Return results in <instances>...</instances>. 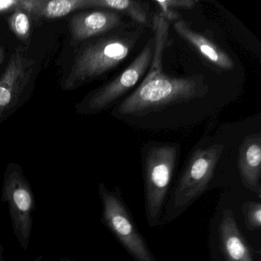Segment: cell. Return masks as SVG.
Listing matches in <instances>:
<instances>
[{"label": "cell", "mask_w": 261, "mask_h": 261, "mask_svg": "<svg viewBox=\"0 0 261 261\" xmlns=\"http://www.w3.org/2000/svg\"><path fill=\"white\" fill-rule=\"evenodd\" d=\"M208 89L201 74L185 77H169L163 72L146 74L140 86L122 101L117 111L121 115H146L202 98Z\"/></svg>", "instance_id": "cell-1"}, {"label": "cell", "mask_w": 261, "mask_h": 261, "mask_svg": "<svg viewBox=\"0 0 261 261\" xmlns=\"http://www.w3.org/2000/svg\"><path fill=\"white\" fill-rule=\"evenodd\" d=\"M143 33V27L124 25L88 44L74 60L65 88L72 89L117 68L134 49Z\"/></svg>", "instance_id": "cell-2"}, {"label": "cell", "mask_w": 261, "mask_h": 261, "mask_svg": "<svg viewBox=\"0 0 261 261\" xmlns=\"http://www.w3.org/2000/svg\"><path fill=\"white\" fill-rule=\"evenodd\" d=\"M224 149V144H213L190 155L169 192L162 224L172 222L207 191Z\"/></svg>", "instance_id": "cell-3"}, {"label": "cell", "mask_w": 261, "mask_h": 261, "mask_svg": "<svg viewBox=\"0 0 261 261\" xmlns=\"http://www.w3.org/2000/svg\"><path fill=\"white\" fill-rule=\"evenodd\" d=\"M178 157L174 144L158 145L143 155L145 217L150 227L162 224Z\"/></svg>", "instance_id": "cell-4"}, {"label": "cell", "mask_w": 261, "mask_h": 261, "mask_svg": "<svg viewBox=\"0 0 261 261\" xmlns=\"http://www.w3.org/2000/svg\"><path fill=\"white\" fill-rule=\"evenodd\" d=\"M98 192L102 204V223L122 247L135 261H157L137 227L120 189L111 190L100 183Z\"/></svg>", "instance_id": "cell-5"}, {"label": "cell", "mask_w": 261, "mask_h": 261, "mask_svg": "<svg viewBox=\"0 0 261 261\" xmlns=\"http://www.w3.org/2000/svg\"><path fill=\"white\" fill-rule=\"evenodd\" d=\"M2 198L8 205L15 235L21 246L27 249L33 229L34 198L28 181L19 169L10 168L7 170Z\"/></svg>", "instance_id": "cell-6"}, {"label": "cell", "mask_w": 261, "mask_h": 261, "mask_svg": "<svg viewBox=\"0 0 261 261\" xmlns=\"http://www.w3.org/2000/svg\"><path fill=\"white\" fill-rule=\"evenodd\" d=\"M153 39L148 41L134 61L112 81L96 90L87 103V111L97 113L106 109L134 88L150 66Z\"/></svg>", "instance_id": "cell-7"}, {"label": "cell", "mask_w": 261, "mask_h": 261, "mask_svg": "<svg viewBox=\"0 0 261 261\" xmlns=\"http://www.w3.org/2000/svg\"><path fill=\"white\" fill-rule=\"evenodd\" d=\"M35 63L22 48L12 55L0 77V119L13 109L23 93L34 72Z\"/></svg>", "instance_id": "cell-8"}, {"label": "cell", "mask_w": 261, "mask_h": 261, "mask_svg": "<svg viewBox=\"0 0 261 261\" xmlns=\"http://www.w3.org/2000/svg\"><path fill=\"white\" fill-rule=\"evenodd\" d=\"M124 25L123 14L118 12L110 10L86 12L71 18V36L74 42H83L111 33Z\"/></svg>", "instance_id": "cell-9"}, {"label": "cell", "mask_w": 261, "mask_h": 261, "mask_svg": "<svg viewBox=\"0 0 261 261\" xmlns=\"http://www.w3.org/2000/svg\"><path fill=\"white\" fill-rule=\"evenodd\" d=\"M238 170L246 189L261 198V136H247L240 146Z\"/></svg>", "instance_id": "cell-10"}, {"label": "cell", "mask_w": 261, "mask_h": 261, "mask_svg": "<svg viewBox=\"0 0 261 261\" xmlns=\"http://www.w3.org/2000/svg\"><path fill=\"white\" fill-rule=\"evenodd\" d=\"M177 34L189 44L207 63L221 71H231L234 63L231 58L212 39L192 30L187 22L180 20L174 22Z\"/></svg>", "instance_id": "cell-11"}, {"label": "cell", "mask_w": 261, "mask_h": 261, "mask_svg": "<svg viewBox=\"0 0 261 261\" xmlns=\"http://www.w3.org/2000/svg\"><path fill=\"white\" fill-rule=\"evenodd\" d=\"M218 232L221 250L226 261H255L231 209L226 208L223 212Z\"/></svg>", "instance_id": "cell-12"}, {"label": "cell", "mask_w": 261, "mask_h": 261, "mask_svg": "<svg viewBox=\"0 0 261 261\" xmlns=\"http://www.w3.org/2000/svg\"><path fill=\"white\" fill-rule=\"evenodd\" d=\"M91 7L114 10L127 15L140 27L149 23V4L134 0H91Z\"/></svg>", "instance_id": "cell-13"}, {"label": "cell", "mask_w": 261, "mask_h": 261, "mask_svg": "<svg viewBox=\"0 0 261 261\" xmlns=\"http://www.w3.org/2000/svg\"><path fill=\"white\" fill-rule=\"evenodd\" d=\"M152 30L153 53L147 74H161L163 73V54L169 45V22L160 13L153 16Z\"/></svg>", "instance_id": "cell-14"}, {"label": "cell", "mask_w": 261, "mask_h": 261, "mask_svg": "<svg viewBox=\"0 0 261 261\" xmlns=\"http://www.w3.org/2000/svg\"><path fill=\"white\" fill-rule=\"evenodd\" d=\"M88 7H91V0H45L39 16L46 19H58L76 10Z\"/></svg>", "instance_id": "cell-15"}, {"label": "cell", "mask_w": 261, "mask_h": 261, "mask_svg": "<svg viewBox=\"0 0 261 261\" xmlns=\"http://www.w3.org/2000/svg\"><path fill=\"white\" fill-rule=\"evenodd\" d=\"M10 29L19 39L27 40L31 32V21L30 16L23 10L16 8L9 17Z\"/></svg>", "instance_id": "cell-16"}, {"label": "cell", "mask_w": 261, "mask_h": 261, "mask_svg": "<svg viewBox=\"0 0 261 261\" xmlns=\"http://www.w3.org/2000/svg\"><path fill=\"white\" fill-rule=\"evenodd\" d=\"M244 222L247 230H259L261 227V204L259 201H250L242 206Z\"/></svg>", "instance_id": "cell-17"}, {"label": "cell", "mask_w": 261, "mask_h": 261, "mask_svg": "<svg viewBox=\"0 0 261 261\" xmlns=\"http://www.w3.org/2000/svg\"><path fill=\"white\" fill-rule=\"evenodd\" d=\"M45 0H19L18 8L30 15L39 16Z\"/></svg>", "instance_id": "cell-18"}, {"label": "cell", "mask_w": 261, "mask_h": 261, "mask_svg": "<svg viewBox=\"0 0 261 261\" xmlns=\"http://www.w3.org/2000/svg\"><path fill=\"white\" fill-rule=\"evenodd\" d=\"M162 4L171 10H176L178 9L182 10H192L198 4L197 0H164L160 1Z\"/></svg>", "instance_id": "cell-19"}, {"label": "cell", "mask_w": 261, "mask_h": 261, "mask_svg": "<svg viewBox=\"0 0 261 261\" xmlns=\"http://www.w3.org/2000/svg\"><path fill=\"white\" fill-rule=\"evenodd\" d=\"M155 4L158 6L160 10V14L170 23V22H177L181 19V15L177 10H171L163 6L160 1H155Z\"/></svg>", "instance_id": "cell-20"}, {"label": "cell", "mask_w": 261, "mask_h": 261, "mask_svg": "<svg viewBox=\"0 0 261 261\" xmlns=\"http://www.w3.org/2000/svg\"><path fill=\"white\" fill-rule=\"evenodd\" d=\"M19 0H0V13H7L17 8Z\"/></svg>", "instance_id": "cell-21"}, {"label": "cell", "mask_w": 261, "mask_h": 261, "mask_svg": "<svg viewBox=\"0 0 261 261\" xmlns=\"http://www.w3.org/2000/svg\"><path fill=\"white\" fill-rule=\"evenodd\" d=\"M4 59V51L1 47H0V63H2Z\"/></svg>", "instance_id": "cell-22"}]
</instances>
